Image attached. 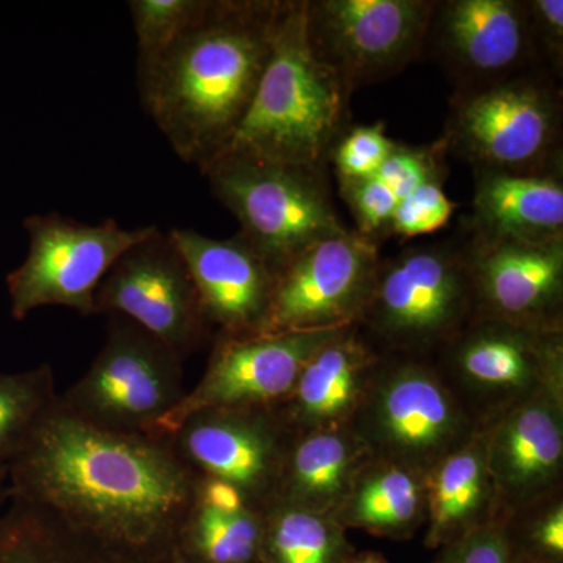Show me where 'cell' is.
<instances>
[{"label":"cell","mask_w":563,"mask_h":563,"mask_svg":"<svg viewBox=\"0 0 563 563\" xmlns=\"http://www.w3.org/2000/svg\"><path fill=\"white\" fill-rule=\"evenodd\" d=\"M198 479L172 437L106 431L58 401L9 466L10 498L152 561L176 550Z\"/></svg>","instance_id":"obj_1"},{"label":"cell","mask_w":563,"mask_h":563,"mask_svg":"<svg viewBox=\"0 0 563 563\" xmlns=\"http://www.w3.org/2000/svg\"><path fill=\"white\" fill-rule=\"evenodd\" d=\"M284 0H210L157 60L139 68L140 99L177 157L202 169L231 140L266 63Z\"/></svg>","instance_id":"obj_2"},{"label":"cell","mask_w":563,"mask_h":563,"mask_svg":"<svg viewBox=\"0 0 563 563\" xmlns=\"http://www.w3.org/2000/svg\"><path fill=\"white\" fill-rule=\"evenodd\" d=\"M306 7L307 0H284L257 90L214 158L324 166L347 128L351 92L313 54Z\"/></svg>","instance_id":"obj_3"},{"label":"cell","mask_w":563,"mask_h":563,"mask_svg":"<svg viewBox=\"0 0 563 563\" xmlns=\"http://www.w3.org/2000/svg\"><path fill=\"white\" fill-rule=\"evenodd\" d=\"M558 80L540 68L476 90L455 91L442 139L474 172H562Z\"/></svg>","instance_id":"obj_4"},{"label":"cell","mask_w":563,"mask_h":563,"mask_svg":"<svg viewBox=\"0 0 563 563\" xmlns=\"http://www.w3.org/2000/svg\"><path fill=\"white\" fill-rule=\"evenodd\" d=\"M244 242L279 273L313 244L350 231L333 206L324 166L214 158L201 169Z\"/></svg>","instance_id":"obj_5"},{"label":"cell","mask_w":563,"mask_h":563,"mask_svg":"<svg viewBox=\"0 0 563 563\" xmlns=\"http://www.w3.org/2000/svg\"><path fill=\"white\" fill-rule=\"evenodd\" d=\"M185 395L179 355L135 322L110 317L101 351L88 372L58 395V406L106 431L151 433Z\"/></svg>","instance_id":"obj_6"},{"label":"cell","mask_w":563,"mask_h":563,"mask_svg":"<svg viewBox=\"0 0 563 563\" xmlns=\"http://www.w3.org/2000/svg\"><path fill=\"white\" fill-rule=\"evenodd\" d=\"M473 318L465 250L440 243L380 258L361 321L393 347L421 351L448 346Z\"/></svg>","instance_id":"obj_7"},{"label":"cell","mask_w":563,"mask_h":563,"mask_svg":"<svg viewBox=\"0 0 563 563\" xmlns=\"http://www.w3.org/2000/svg\"><path fill=\"white\" fill-rule=\"evenodd\" d=\"M24 229L27 257L7 276L11 314L18 321L49 306L91 317L96 291L111 266L157 225L124 229L111 218L85 224L46 213L25 218Z\"/></svg>","instance_id":"obj_8"},{"label":"cell","mask_w":563,"mask_h":563,"mask_svg":"<svg viewBox=\"0 0 563 563\" xmlns=\"http://www.w3.org/2000/svg\"><path fill=\"white\" fill-rule=\"evenodd\" d=\"M352 429L373 459L428 474L474 431L451 388L432 368L401 363L374 373Z\"/></svg>","instance_id":"obj_9"},{"label":"cell","mask_w":563,"mask_h":563,"mask_svg":"<svg viewBox=\"0 0 563 563\" xmlns=\"http://www.w3.org/2000/svg\"><path fill=\"white\" fill-rule=\"evenodd\" d=\"M433 9V0H307V35L318 60L352 95L424 54Z\"/></svg>","instance_id":"obj_10"},{"label":"cell","mask_w":563,"mask_h":563,"mask_svg":"<svg viewBox=\"0 0 563 563\" xmlns=\"http://www.w3.org/2000/svg\"><path fill=\"white\" fill-rule=\"evenodd\" d=\"M92 314L135 322L181 362L213 332L184 258L158 228L114 262L96 291Z\"/></svg>","instance_id":"obj_11"},{"label":"cell","mask_w":563,"mask_h":563,"mask_svg":"<svg viewBox=\"0 0 563 563\" xmlns=\"http://www.w3.org/2000/svg\"><path fill=\"white\" fill-rule=\"evenodd\" d=\"M346 329L214 335L202 379L155 422L152 435L172 437L181 422L203 410L279 407L290 396L310 358Z\"/></svg>","instance_id":"obj_12"},{"label":"cell","mask_w":563,"mask_h":563,"mask_svg":"<svg viewBox=\"0 0 563 563\" xmlns=\"http://www.w3.org/2000/svg\"><path fill=\"white\" fill-rule=\"evenodd\" d=\"M380 257L357 231L322 240L276 274L257 335L331 331L361 321Z\"/></svg>","instance_id":"obj_13"},{"label":"cell","mask_w":563,"mask_h":563,"mask_svg":"<svg viewBox=\"0 0 563 563\" xmlns=\"http://www.w3.org/2000/svg\"><path fill=\"white\" fill-rule=\"evenodd\" d=\"M292 439L277 407L203 410L172 435L196 476L231 484L258 512L276 499Z\"/></svg>","instance_id":"obj_14"},{"label":"cell","mask_w":563,"mask_h":563,"mask_svg":"<svg viewBox=\"0 0 563 563\" xmlns=\"http://www.w3.org/2000/svg\"><path fill=\"white\" fill-rule=\"evenodd\" d=\"M426 52L446 70L455 91L476 90L542 68L526 0L435 2Z\"/></svg>","instance_id":"obj_15"},{"label":"cell","mask_w":563,"mask_h":563,"mask_svg":"<svg viewBox=\"0 0 563 563\" xmlns=\"http://www.w3.org/2000/svg\"><path fill=\"white\" fill-rule=\"evenodd\" d=\"M463 250L474 317L562 331L563 236L539 242L472 236Z\"/></svg>","instance_id":"obj_16"},{"label":"cell","mask_w":563,"mask_h":563,"mask_svg":"<svg viewBox=\"0 0 563 563\" xmlns=\"http://www.w3.org/2000/svg\"><path fill=\"white\" fill-rule=\"evenodd\" d=\"M448 347L459 383L495 406L562 387V331L474 317Z\"/></svg>","instance_id":"obj_17"},{"label":"cell","mask_w":563,"mask_h":563,"mask_svg":"<svg viewBox=\"0 0 563 563\" xmlns=\"http://www.w3.org/2000/svg\"><path fill=\"white\" fill-rule=\"evenodd\" d=\"M485 448L496 506L517 514L543 501L562 474V387L509 407L485 432Z\"/></svg>","instance_id":"obj_18"},{"label":"cell","mask_w":563,"mask_h":563,"mask_svg":"<svg viewBox=\"0 0 563 563\" xmlns=\"http://www.w3.org/2000/svg\"><path fill=\"white\" fill-rule=\"evenodd\" d=\"M168 235L195 280L217 335H257L276 282L265 258L239 235L217 240L191 229H172Z\"/></svg>","instance_id":"obj_19"},{"label":"cell","mask_w":563,"mask_h":563,"mask_svg":"<svg viewBox=\"0 0 563 563\" xmlns=\"http://www.w3.org/2000/svg\"><path fill=\"white\" fill-rule=\"evenodd\" d=\"M379 358L361 336L357 324L321 347L299 374L287 399L277 407L295 435L346 428L365 398Z\"/></svg>","instance_id":"obj_20"},{"label":"cell","mask_w":563,"mask_h":563,"mask_svg":"<svg viewBox=\"0 0 563 563\" xmlns=\"http://www.w3.org/2000/svg\"><path fill=\"white\" fill-rule=\"evenodd\" d=\"M472 236L553 240L563 236L562 172H474Z\"/></svg>","instance_id":"obj_21"},{"label":"cell","mask_w":563,"mask_h":563,"mask_svg":"<svg viewBox=\"0 0 563 563\" xmlns=\"http://www.w3.org/2000/svg\"><path fill=\"white\" fill-rule=\"evenodd\" d=\"M495 506L485 433L474 432L426 474V548L440 550L492 523Z\"/></svg>","instance_id":"obj_22"},{"label":"cell","mask_w":563,"mask_h":563,"mask_svg":"<svg viewBox=\"0 0 563 563\" xmlns=\"http://www.w3.org/2000/svg\"><path fill=\"white\" fill-rule=\"evenodd\" d=\"M369 459L372 453L350 426L299 433L285 459L276 499L333 517Z\"/></svg>","instance_id":"obj_23"},{"label":"cell","mask_w":563,"mask_h":563,"mask_svg":"<svg viewBox=\"0 0 563 563\" xmlns=\"http://www.w3.org/2000/svg\"><path fill=\"white\" fill-rule=\"evenodd\" d=\"M262 512L222 481L199 477L176 551L192 563H262Z\"/></svg>","instance_id":"obj_24"},{"label":"cell","mask_w":563,"mask_h":563,"mask_svg":"<svg viewBox=\"0 0 563 563\" xmlns=\"http://www.w3.org/2000/svg\"><path fill=\"white\" fill-rule=\"evenodd\" d=\"M141 558L79 531L35 504L0 509V563H168Z\"/></svg>","instance_id":"obj_25"},{"label":"cell","mask_w":563,"mask_h":563,"mask_svg":"<svg viewBox=\"0 0 563 563\" xmlns=\"http://www.w3.org/2000/svg\"><path fill=\"white\" fill-rule=\"evenodd\" d=\"M333 518L344 529L409 539L426 525V474L391 462H366Z\"/></svg>","instance_id":"obj_26"},{"label":"cell","mask_w":563,"mask_h":563,"mask_svg":"<svg viewBox=\"0 0 563 563\" xmlns=\"http://www.w3.org/2000/svg\"><path fill=\"white\" fill-rule=\"evenodd\" d=\"M352 551L343 526L274 499L262 510V563H343Z\"/></svg>","instance_id":"obj_27"},{"label":"cell","mask_w":563,"mask_h":563,"mask_svg":"<svg viewBox=\"0 0 563 563\" xmlns=\"http://www.w3.org/2000/svg\"><path fill=\"white\" fill-rule=\"evenodd\" d=\"M57 401L49 363L27 372H0V468H9Z\"/></svg>","instance_id":"obj_28"},{"label":"cell","mask_w":563,"mask_h":563,"mask_svg":"<svg viewBox=\"0 0 563 563\" xmlns=\"http://www.w3.org/2000/svg\"><path fill=\"white\" fill-rule=\"evenodd\" d=\"M210 0H131L139 68L151 65L202 16Z\"/></svg>","instance_id":"obj_29"},{"label":"cell","mask_w":563,"mask_h":563,"mask_svg":"<svg viewBox=\"0 0 563 563\" xmlns=\"http://www.w3.org/2000/svg\"><path fill=\"white\" fill-rule=\"evenodd\" d=\"M384 122L372 125H347L329 152L339 184L373 179L395 147Z\"/></svg>","instance_id":"obj_30"},{"label":"cell","mask_w":563,"mask_h":563,"mask_svg":"<svg viewBox=\"0 0 563 563\" xmlns=\"http://www.w3.org/2000/svg\"><path fill=\"white\" fill-rule=\"evenodd\" d=\"M448 154L443 139L428 146L396 143L376 177L401 201L428 181L444 180Z\"/></svg>","instance_id":"obj_31"},{"label":"cell","mask_w":563,"mask_h":563,"mask_svg":"<svg viewBox=\"0 0 563 563\" xmlns=\"http://www.w3.org/2000/svg\"><path fill=\"white\" fill-rule=\"evenodd\" d=\"M455 210L457 203L443 190V181H428L398 202L387 236L413 240L431 235L448 225Z\"/></svg>","instance_id":"obj_32"},{"label":"cell","mask_w":563,"mask_h":563,"mask_svg":"<svg viewBox=\"0 0 563 563\" xmlns=\"http://www.w3.org/2000/svg\"><path fill=\"white\" fill-rule=\"evenodd\" d=\"M340 192L350 207L358 233L376 243L387 236L393 213L398 207V198L377 179L347 181L340 184Z\"/></svg>","instance_id":"obj_33"},{"label":"cell","mask_w":563,"mask_h":563,"mask_svg":"<svg viewBox=\"0 0 563 563\" xmlns=\"http://www.w3.org/2000/svg\"><path fill=\"white\" fill-rule=\"evenodd\" d=\"M512 533L498 520L440 548L432 563H514Z\"/></svg>","instance_id":"obj_34"},{"label":"cell","mask_w":563,"mask_h":563,"mask_svg":"<svg viewBox=\"0 0 563 563\" xmlns=\"http://www.w3.org/2000/svg\"><path fill=\"white\" fill-rule=\"evenodd\" d=\"M533 44L540 65L555 80L563 73V2L562 0H526Z\"/></svg>","instance_id":"obj_35"},{"label":"cell","mask_w":563,"mask_h":563,"mask_svg":"<svg viewBox=\"0 0 563 563\" xmlns=\"http://www.w3.org/2000/svg\"><path fill=\"white\" fill-rule=\"evenodd\" d=\"M517 555L547 563L563 562V509L562 504L543 514L528 533V544Z\"/></svg>","instance_id":"obj_36"},{"label":"cell","mask_w":563,"mask_h":563,"mask_svg":"<svg viewBox=\"0 0 563 563\" xmlns=\"http://www.w3.org/2000/svg\"><path fill=\"white\" fill-rule=\"evenodd\" d=\"M10 501L9 468H0V509Z\"/></svg>","instance_id":"obj_37"},{"label":"cell","mask_w":563,"mask_h":563,"mask_svg":"<svg viewBox=\"0 0 563 563\" xmlns=\"http://www.w3.org/2000/svg\"><path fill=\"white\" fill-rule=\"evenodd\" d=\"M343 563H387V559L379 553H362L352 554L351 558Z\"/></svg>","instance_id":"obj_38"},{"label":"cell","mask_w":563,"mask_h":563,"mask_svg":"<svg viewBox=\"0 0 563 563\" xmlns=\"http://www.w3.org/2000/svg\"><path fill=\"white\" fill-rule=\"evenodd\" d=\"M168 563H192L190 561H187V559L181 558L179 553H177L176 550H174V553L172 554V558H169Z\"/></svg>","instance_id":"obj_39"},{"label":"cell","mask_w":563,"mask_h":563,"mask_svg":"<svg viewBox=\"0 0 563 563\" xmlns=\"http://www.w3.org/2000/svg\"><path fill=\"white\" fill-rule=\"evenodd\" d=\"M514 563H547V562L532 561V559H528V558H523V555L515 554Z\"/></svg>","instance_id":"obj_40"}]
</instances>
